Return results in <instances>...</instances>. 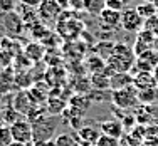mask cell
<instances>
[{"label": "cell", "mask_w": 158, "mask_h": 146, "mask_svg": "<svg viewBox=\"0 0 158 146\" xmlns=\"http://www.w3.org/2000/svg\"><path fill=\"white\" fill-rule=\"evenodd\" d=\"M135 61H136V54L130 46L126 44H114L113 54L106 59V71L111 74L116 72H128L133 69Z\"/></svg>", "instance_id": "obj_1"}, {"label": "cell", "mask_w": 158, "mask_h": 146, "mask_svg": "<svg viewBox=\"0 0 158 146\" xmlns=\"http://www.w3.org/2000/svg\"><path fill=\"white\" fill-rule=\"evenodd\" d=\"M32 123V131H34V143H42V141H51L56 131V121L54 118H40L34 119Z\"/></svg>", "instance_id": "obj_2"}, {"label": "cell", "mask_w": 158, "mask_h": 146, "mask_svg": "<svg viewBox=\"0 0 158 146\" xmlns=\"http://www.w3.org/2000/svg\"><path fill=\"white\" fill-rule=\"evenodd\" d=\"M10 133L12 140L22 144H34V131H32V123L27 119H17L14 124H10Z\"/></svg>", "instance_id": "obj_3"}, {"label": "cell", "mask_w": 158, "mask_h": 146, "mask_svg": "<svg viewBox=\"0 0 158 146\" xmlns=\"http://www.w3.org/2000/svg\"><path fill=\"white\" fill-rule=\"evenodd\" d=\"M111 99H113V103H114L116 107H119V109H130L135 104H138V91L133 87V84H131V86H128V87L113 91Z\"/></svg>", "instance_id": "obj_4"}, {"label": "cell", "mask_w": 158, "mask_h": 146, "mask_svg": "<svg viewBox=\"0 0 158 146\" xmlns=\"http://www.w3.org/2000/svg\"><path fill=\"white\" fill-rule=\"evenodd\" d=\"M121 27L125 29L126 32H140L143 30V27H145V20H143V17L140 14L136 12V9H131V7H128L121 12Z\"/></svg>", "instance_id": "obj_5"}, {"label": "cell", "mask_w": 158, "mask_h": 146, "mask_svg": "<svg viewBox=\"0 0 158 146\" xmlns=\"http://www.w3.org/2000/svg\"><path fill=\"white\" fill-rule=\"evenodd\" d=\"M158 66V51L152 49V51H146L143 54L136 55V61H135V69L138 72L146 71V72H153V69Z\"/></svg>", "instance_id": "obj_6"}, {"label": "cell", "mask_w": 158, "mask_h": 146, "mask_svg": "<svg viewBox=\"0 0 158 146\" xmlns=\"http://www.w3.org/2000/svg\"><path fill=\"white\" fill-rule=\"evenodd\" d=\"M37 10H39V18L42 22H54V20H57L62 7L59 5L56 0H44V2L37 7Z\"/></svg>", "instance_id": "obj_7"}, {"label": "cell", "mask_w": 158, "mask_h": 146, "mask_svg": "<svg viewBox=\"0 0 158 146\" xmlns=\"http://www.w3.org/2000/svg\"><path fill=\"white\" fill-rule=\"evenodd\" d=\"M133 87L136 91H148V89H156V81L153 72H146V71H141V72H136L133 76Z\"/></svg>", "instance_id": "obj_8"}, {"label": "cell", "mask_w": 158, "mask_h": 146, "mask_svg": "<svg viewBox=\"0 0 158 146\" xmlns=\"http://www.w3.org/2000/svg\"><path fill=\"white\" fill-rule=\"evenodd\" d=\"M99 131L104 136L114 138V140H121L125 136V128H123L121 121H116V119H106L99 124Z\"/></svg>", "instance_id": "obj_9"}, {"label": "cell", "mask_w": 158, "mask_h": 146, "mask_svg": "<svg viewBox=\"0 0 158 146\" xmlns=\"http://www.w3.org/2000/svg\"><path fill=\"white\" fill-rule=\"evenodd\" d=\"M99 22L104 29H111V30L116 27H121V12L106 7V9L99 14Z\"/></svg>", "instance_id": "obj_10"}, {"label": "cell", "mask_w": 158, "mask_h": 146, "mask_svg": "<svg viewBox=\"0 0 158 146\" xmlns=\"http://www.w3.org/2000/svg\"><path fill=\"white\" fill-rule=\"evenodd\" d=\"M101 136V131L99 128H96V126H81V128L77 129V138L81 141H84V143L94 146L96 141L99 140Z\"/></svg>", "instance_id": "obj_11"}, {"label": "cell", "mask_w": 158, "mask_h": 146, "mask_svg": "<svg viewBox=\"0 0 158 146\" xmlns=\"http://www.w3.org/2000/svg\"><path fill=\"white\" fill-rule=\"evenodd\" d=\"M131 84H133V76H130L128 72H116V74H111L110 77V87L114 89V91L128 87Z\"/></svg>", "instance_id": "obj_12"}, {"label": "cell", "mask_w": 158, "mask_h": 146, "mask_svg": "<svg viewBox=\"0 0 158 146\" xmlns=\"http://www.w3.org/2000/svg\"><path fill=\"white\" fill-rule=\"evenodd\" d=\"M82 9H84L89 15L99 17V14L106 9V0H84V2H82Z\"/></svg>", "instance_id": "obj_13"}, {"label": "cell", "mask_w": 158, "mask_h": 146, "mask_svg": "<svg viewBox=\"0 0 158 146\" xmlns=\"http://www.w3.org/2000/svg\"><path fill=\"white\" fill-rule=\"evenodd\" d=\"M156 10H158V7L155 5V3H150V2H143L136 7V12L143 17V20H148V18L155 17Z\"/></svg>", "instance_id": "obj_14"}, {"label": "cell", "mask_w": 158, "mask_h": 146, "mask_svg": "<svg viewBox=\"0 0 158 146\" xmlns=\"http://www.w3.org/2000/svg\"><path fill=\"white\" fill-rule=\"evenodd\" d=\"M54 146H77V138L69 133H61L54 138Z\"/></svg>", "instance_id": "obj_15"}, {"label": "cell", "mask_w": 158, "mask_h": 146, "mask_svg": "<svg viewBox=\"0 0 158 146\" xmlns=\"http://www.w3.org/2000/svg\"><path fill=\"white\" fill-rule=\"evenodd\" d=\"M138 101L145 104L156 103V89H148V91H138Z\"/></svg>", "instance_id": "obj_16"}, {"label": "cell", "mask_w": 158, "mask_h": 146, "mask_svg": "<svg viewBox=\"0 0 158 146\" xmlns=\"http://www.w3.org/2000/svg\"><path fill=\"white\" fill-rule=\"evenodd\" d=\"M47 109H49V113H51L52 116L61 114L62 111L66 109V103H62L61 99H51L49 104H47Z\"/></svg>", "instance_id": "obj_17"}, {"label": "cell", "mask_w": 158, "mask_h": 146, "mask_svg": "<svg viewBox=\"0 0 158 146\" xmlns=\"http://www.w3.org/2000/svg\"><path fill=\"white\" fill-rule=\"evenodd\" d=\"M12 133H10V126L3 124L0 126V146H9L12 143Z\"/></svg>", "instance_id": "obj_18"}, {"label": "cell", "mask_w": 158, "mask_h": 146, "mask_svg": "<svg viewBox=\"0 0 158 146\" xmlns=\"http://www.w3.org/2000/svg\"><path fill=\"white\" fill-rule=\"evenodd\" d=\"M131 0H106V7L113 10H118V12H123L125 9H128V3Z\"/></svg>", "instance_id": "obj_19"}, {"label": "cell", "mask_w": 158, "mask_h": 146, "mask_svg": "<svg viewBox=\"0 0 158 146\" xmlns=\"http://www.w3.org/2000/svg\"><path fill=\"white\" fill-rule=\"evenodd\" d=\"M94 146H121V141H119V140H114V138H110V136H104V134H101L99 140L96 141Z\"/></svg>", "instance_id": "obj_20"}, {"label": "cell", "mask_w": 158, "mask_h": 146, "mask_svg": "<svg viewBox=\"0 0 158 146\" xmlns=\"http://www.w3.org/2000/svg\"><path fill=\"white\" fill-rule=\"evenodd\" d=\"M17 7V0H0V12L12 14Z\"/></svg>", "instance_id": "obj_21"}, {"label": "cell", "mask_w": 158, "mask_h": 146, "mask_svg": "<svg viewBox=\"0 0 158 146\" xmlns=\"http://www.w3.org/2000/svg\"><path fill=\"white\" fill-rule=\"evenodd\" d=\"M22 3H24L25 7H31V9H37V7L40 5V3L44 2V0H20Z\"/></svg>", "instance_id": "obj_22"}, {"label": "cell", "mask_w": 158, "mask_h": 146, "mask_svg": "<svg viewBox=\"0 0 158 146\" xmlns=\"http://www.w3.org/2000/svg\"><path fill=\"white\" fill-rule=\"evenodd\" d=\"M140 146H158V140H146V141H141Z\"/></svg>", "instance_id": "obj_23"}, {"label": "cell", "mask_w": 158, "mask_h": 146, "mask_svg": "<svg viewBox=\"0 0 158 146\" xmlns=\"http://www.w3.org/2000/svg\"><path fill=\"white\" fill-rule=\"evenodd\" d=\"M32 146H54V141H42V143H34Z\"/></svg>", "instance_id": "obj_24"}, {"label": "cell", "mask_w": 158, "mask_h": 146, "mask_svg": "<svg viewBox=\"0 0 158 146\" xmlns=\"http://www.w3.org/2000/svg\"><path fill=\"white\" fill-rule=\"evenodd\" d=\"M5 124V119H3V109H0V126Z\"/></svg>", "instance_id": "obj_25"}, {"label": "cell", "mask_w": 158, "mask_h": 146, "mask_svg": "<svg viewBox=\"0 0 158 146\" xmlns=\"http://www.w3.org/2000/svg\"><path fill=\"white\" fill-rule=\"evenodd\" d=\"M153 76H155V81H156V86H158V66L153 69Z\"/></svg>", "instance_id": "obj_26"}, {"label": "cell", "mask_w": 158, "mask_h": 146, "mask_svg": "<svg viewBox=\"0 0 158 146\" xmlns=\"http://www.w3.org/2000/svg\"><path fill=\"white\" fill-rule=\"evenodd\" d=\"M9 146H29V144H22V143H17V141H12Z\"/></svg>", "instance_id": "obj_27"}, {"label": "cell", "mask_w": 158, "mask_h": 146, "mask_svg": "<svg viewBox=\"0 0 158 146\" xmlns=\"http://www.w3.org/2000/svg\"><path fill=\"white\" fill-rule=\"evenodd\" d=\"M143 2H150V3H155L156 0H143Z\"/></svg>", "instance_id": "obj_28"}, {"label": "cell", "mask_w": 158, "mask_h": 146, "mask_svg": "<svg viewBox=\"0 0 158 146\" xmlns=\"http://www.w3.org/2000/svg\"><path fill=\"white\" fill-rule=\"evenodd\" d=\"M0 104H2V97H0Z\"/></svg>", "instance_id": "obj_29"}]
</instances>
